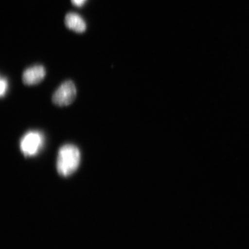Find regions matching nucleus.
Wrapping results in <instances>:
<instances>
[{"label": "nucleus", "mask_w": 249, "mask_h": 249, "mask_svg": "<svg viewBox=\"0 0 249 249\" xmlns=\"http://www.w3.org/2000/svg\"><path fill=\"white\" fill-rule=\"evenodd\" d=\"M80 152L75 145L65 144L58 151L57 169L60 175L68 177L72 174L79 167Z\"/></svg>", "instance_id": "obj_1"}, {"label": "nucleus", "mask_w": 249, "mask_h": 249, "mask_svg": "<svg viewBox=\"0 0 249 249\" xmlns=\"http://www.w3.org/2000/svg\"><path fill=\"white\" fill-rule=\"evenodd\" d=\"M44 140V136L39 131L28 132L20 140V150L26 157H33L42 148Z\"/></svg>", "instance_id": "obj_2"}, {"label": "nucleus", "mask_w": 249, "mask_h": 249, "mask_svg": "<svg viewBox=\"0 0 249 249\" xmlns=\"http://www.w3.org/2000/svg\"><path fill=\"white\" fill-rule=\"evenodd\" d=\"M75 85L71 80L66 81L54 93L52 101L59 107H67L71 104L76 96Z\"/></svg>", "instance_id": "obj_3"}, {"label": "nucleus", "mask_w": 249, "mask_h": 249, "mask_svg": "<svg viewBox=\"0 0 249 249\" xmlns=\"http://www.w3.org/2000/svg\"><path fill=\"white\" fill-rule=\"evenodd\" d=\"M46 76V71L42 65H36L24 71L22 80L25 85L33 86L42 82Z\"/></svg>", "instance_id": "obj_4"}, {"label": "nucleus", "mask_w": 249, "mask_h": 249, "mask_svg": "<svg viewBox=\"0 0 249 249\" xmlns=\"http://www.w3.org/2000/svg\"><path fill=\"white\" fill-rule=\"evenodd\" d=\"M65 23L68 29L77 33H82L86 30L87 26L85 20L80 15L72 12H70L66 15Z\"/></svg>", "instance_id": "obj_5"}, {"label": "nucleus", "mask_w": 249, "mask_h": 249, "mask_svg": "<svg viewBox=\"0 0 249 249\" xmlns=\"http://www.w3.org/2000/svg\"><path fill=\"white\" fill-rule=\"evenodd\" d=\"M0 94L1 97H3L7 92L8 89V82L6 78L1 77V81H0Z\"/></svg>", "instance_id": "obj_6"}, {"label": "nucleus", "mask_w": 249, "mask_h": 249, "mask_svg": "<svg viewBox=\"0 0 249 249\" xmlns=\"http://www.w3.org/2000/svg\"><path fill=\"white\" fill-rule=\"evenodd\" d=\"M86 1L87 0H71L74 5L79 7H82Z\"/></svg>", "instance_id": "obj_7"}]
</instances>
